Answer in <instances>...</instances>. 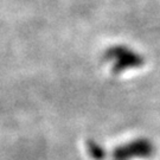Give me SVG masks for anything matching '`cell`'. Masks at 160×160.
<instances>
[{
  "label": "cell",
  "instance_id": "6da1fadb",
  "mask_svg": "<svg viewBox=\"0 0 160 160\" xmlns=\"http://www.w3.org/2000/svg\"><path fill=\"white\" fill-rule=\"evenodd\" d=\"M108 55V57L113 61L115 70L133 68L135 67V64H139L141 62V58L135 52L131 51L128 49H113Z\"/></svg>",
  "mask_w": 160,
  "mask_h": 160
}]
</instances>
